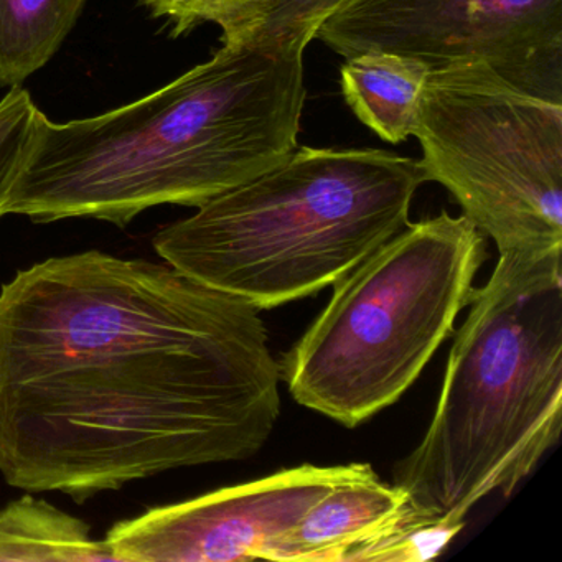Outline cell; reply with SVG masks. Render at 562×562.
Returning a JSON list of instances; mask_svg holds the SVG:
<instances>
[{
    "mask_svg": "<svg viewBox=\"0 0 562 562\" xmlns=\"http://www.w3.org/2000/svg\"><path fill=\"white\" fill-rule=\"evenodd\" d=\"M258 308L169 262L50 258L0 289V473L85 499L256 456L281 414Z\"/></svg>",
    "mask_w": 562,
    "mask_h": 562,
    "instance_id": "1",
    "label": "cell"
},
{
    "mask_svg": "<svg viewBox=\"0 0 562 562\" xmlns=\"http://www.w3.org/2000/svg\"><path fill=\"white\" fill-rule=\"evenodd\" d=\"M311 44H222L205 64L126 106L68 123L42 113L8 215L126 226L154 206L199 209L274 169L299 147Z\"/></svg>",
    "mask_w": 562,
    "mask_h": 562,
    "instance_id": "2",
    "label": "cell"
},
{
    "mask_svg": "<svg viewBox=\"0 0 562 562\" xmlns=\"http://www.w3.org/2000/svg\"><path fill=\"white\" fill-rule=\"evenodd\" d=\"M457 331L432 423L394 467L411 502L450 521L509 496L562 427V249L503 252Z\"/></svg>",
    "mask_w": 562,
    "mask_h": 562,
    "instance_id": "3",
    "label": "cell"
},
{
    "mask_svg": "<svg viewBox=\"0 0 562 562\" xmlns=\"http://www.w3.org/2000/svg\"><path fill=\"white\" fill-rule=\"evenodd\" d=\"M419 160L299 146L284 162L157 233V255L258 311L317 294L409 223Z\"/></svg>",
    "mask_w": 562,
    "mask_h": 562,
    "instance_id": "4",
    "label": "cell"
},
{
    "mask_svg": "<svg viewBox=\"0 0 562 562\" xmlns=\"http://www.w3.org/2000/svg\"><path fill=\"white\" fill-rule=\"evenodd\" d=\"M485 259L486 236L463 215L407 223L335 282L327 307L282 357L289 393L345 427L396 403L452 335Z\"/></svg>",
    "mask_w": 562,
    "mask_h": 562,
    "instance_id": "5",
    "label": "cell"
},
{
    "mask_svg": "<svg viewBox=\"0 0 562 562\" xmlns=\"http://www.w3.org/2000/svg\"><path fill=\"white\" fill-rule=\"evenodd\" d=\"M427 182L503 252L562 249V101L485 64L430 71L414 134Z\"/></svg>",
    "mask_w": 562,
    "mask_h": 562,
    "instance_id": "6",
    "label": "cell"
},
{
    "mask_svg": "<svg viewBox=\"0 0 562 562\" xmlns=\"http://www.w3.org/2000/svg\"><path fill=\"white\" fill-rule=\"evenodd\" d=\"M315 41L344 58L393 52L432 70L485 64L528 93L562 101V0H350Z\"/></svg>",
    "mask_w": 562,
    "mask_h": 562,
    "instance_id": "7",
    "label": "cell"
},
{
    "mask_svg": "<svg viewBox=\"0 0 562 562\" xmlns=\"http://www.w3.org/2000/svg\"><path fill=\"white\" fill-rule=\"evenodd\" d=\"M370 470L368 463L281 470L120 521L104 541L117 562L269 561L317 499Z\"/></svg>",
    "mask_w": 562,
    "mask_h": 562,
    "instance_id": "8",
    "label": "cell"
},
{
    "mask_svg": "<svg viewBox=\"0 0 562 562\" xmlns=\"http://www.w3.org/2000/svg\"><path fill=\"white\" fill-rule=\"evenodd\" d=\"M409 496L374 470L347 480L314 503L276 544L269 561L341 562L345 552L397 515Z\"/></svg>",
    "mask_w": 562,
    "mask_h": 562,
    "instance_id": "9",
    "label": "cell"
},
{
    "mask_svg": "<svg viewBox=\"0 0 562 562\" xmlns=\"http://www.w3.org/2000/svg\"><path fill=\"white\" fill-rule=\"evenodd\" d=\"M432 68L419 58L370 50L345 58L340 87L355 116L391 144L414 136Z\"/></svg>",
    "mask_w": 562,
    "mask_h": 562,
    "instance_id": "10",
    "label": "cell"
},
{
    "mask_svg": "<svg viewBox=\"0 0 562 562\" xmlns=\"http://www.w3.org/2000/svg\"><path fill=\"white\" fill-rule=\"evenodd\" d=\"M116 561L90 526L44 499L24 496L0 509V562Z\"/></svg>",
    "mask_w": 562,
    "mask_h": 562,
    "instance_id": "11",
    "label": "cell"
},
{
    "mask_svg": "<svg viewBox=\"0 0 562 562\" xmlns=\"http://www.w3.org/2000/svg\"><path fill=\"white\" fill-rule=\"evenodd\" d=\"M87 0H0V87H21L57 54Z\"/></svg>",
    "mask_w": 562,
    "mask_h": 562,
    "instance_id": "12",
    "label": "cell"
},
{
    "mask_svg": "<svg viewBox=\"0 0 562 562\" xmlns=\"http://www.w3.org/2000/svg\"><path fill=\"white\" fill-rule=\"evenodd\" d=\"M465 522L450 521L407 499L394 518L345 552L341 562H424L439 555Z\"/></svg>",
    "mask_w": 562,
    "mask_h": 562,
    "instance_id": "13",
    "label": "cell"
},
{
    "mask_svg": "<svg viewBox=\"0 0 562 562\" xmlns=\"http://www.w3.org/2000/svg\"><path fill=\"white\" fill-rule=\"evenodd\" d=\"M154 18L166 19L173 37L203 24L222 29V44L251 41L265 21L271 0H139Z\"/></svg>",
    "mask_w": 562,
    "mask_h": 562,
    "instance_id": "14",
    "label": "cell"
},
{
    "mask_svg": "<svg viewBox=\"0 0 562 562\" xmlns=\"http://www.w3.org/2000/svg\"><path fill=\"white\" fill-rule=\"evenodd\" d=\"M42 111L24 88H11L0 101V218L8 215L9 196L31 154Z\"/></svg>",
    "mask_w": 562,
    "mask_h": 562,
    "instance_id": "15",
    "label": "cell"
},
{
    "mask_svg": "<svg viewBox=\"0 0 562 562\" xmlns=\"http://www.w3.org/2000/svg\"><path fill=\"white\" fill-rule=\"evenodd\" d=\"M350 0H271L261 27L251 41L304 37L315 41L318 27Z\"/></svg>",
    "mask_w": 562,
    "mask_h": 562,
    "instance_id": "16",
    "label": "cell"
}]
</instances>
